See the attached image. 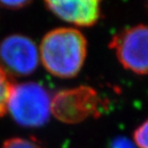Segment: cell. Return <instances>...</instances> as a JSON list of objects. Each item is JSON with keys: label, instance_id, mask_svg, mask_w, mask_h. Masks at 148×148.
<instances>
[{"label": "cell", "instance_id": "obj_4", "mask_svg": "<svg viewBox=\"0 0 148 148\" xmlns=\"http://www.w3.org/2000/svg\"><path fill=\"white\" fill-rule=\"evenodd\" d=\"M119 63L137 75H148V25L125 29L113 36L109 44Z\"/></svg>", "mask_w": 148, "mask_h": 148}, {"label": "cell", "instance_id": "obj_2", "mask_svg": "<svg viewBox=\"0 0 148 148\" xmlns=\"http://www.w3.org/2000/svg\"><path fill=\"white\" fill-rule=\"evenodd\" d=\"M8 111L21 126L40 127L48 121L51 115V97L38 83L31 81L12 84L7 103Z\"/></svg>", "mask_w": 148, "mask_h": 148}, {"label": "cell", "instance_id": "obj_11", "mask_svg": "<svg viewBox=\"0 0 148 148\" xmlns=\"http://www.w3.org/2000/svg\"><path fill=\"white\" fill-rule=\"evenodd\" d=\"M31 0H0V5L10 9H18L29 4Z\"/></svg>", "mask_w": 148, "mask_h": 148}, {"label": "cell", "instance_id": "obj_7", "mask_svg": "<svg viewBox=\"0 0 148 148\" xmlns=\"http://www.w3.org/2000/svg\"><path fill=\"white\" fill-rule=\"evenodd\" d=\"M12 84L8 74L0 65V118L7 112V103Z\"/></svg>", "mask_w": 148, "mask_h": 148}, {"label": "cell", "instance_id": "obj_6", "mask_svg": "<svg viewBox=\"0 0 148 148\" xmlns=\"http://www.w3.org/2000/svg\"><path fill=\"white\" fill-rule=\"evenodd\" d=\"M55 15L79 27L96 24L100 16L101 0H44Z\"/></svg>", "mask_w": 148, "mask_h": 148}, {"label": "cell", "instance_id": "obj_9", "mask_svg": "<svg viewBox=\"0 0 148 148\" xmlns=\"http://www.w3.org/2000/svg\"><path fill=\"white\" fill-rule=\"evenodd\" d=\"M133 138L138 148H148V119L134 131Z\"/></svg>", "mask_w": 148, "mask_h": 148}, {"label": "cell", "instance_id": "obj_10", "mask_svg": "<svg viewBox=\"0 0 148 148\" xmlns=\"http://www.w3.org/2000/svg\"><path fill=\"white\" fill-rule=\"evenodd\" d=\"M108 148H138L133 141L125 137H116L112 140Z\"/></svg>", "mask_w": 148, "mask_h": 148}, {"label": "cell", "instance_id": "obj_5", "mask_svg": "<svg viewBox=\"0 0 148 148\" xmlns=\"http://www.w3.org/2000/svg\"><path fill=\"white\" fill-rule=\"evenodd\" d=\"M38 46L23 34H11L0 42V65L7 74L24 77L39 65Z\"/></svg>", "mask_w": 148, "mask_h": 148}, {"label": "cell", "instance_id": "obj_3", "mask_svg": "<svg viewBox=\"0 0 148 148\" xmlns=\"http://www.w3.org/2000/svg\"><path fill=\"white\" fill-rule=\"evenodd\" d=\"M104 102L89 86L59 91L51 99V113L65 123L75 124L101 114Z\"/></svg>", "mask_w": 148, "mask_h": 148}, {"label": "cell", "instance_id": "obj_1", "mask_svg": "<svg viewBox=\"0 0 148 148\" xmlns=\"http://www.w3.org/2000/svg\"><path fill=\"white\" fill-rule=\"evenodd\" d=\"M38 51L40 61L50 74L72 78L83 67L87 41L83 34L75 28H56L43 36Z\"/></svg>", "mask_w": 148, "mask_h": 148}, {"label": "cell", "instance_id": "obj_12", "mask_svg": "<svg viewBox=\"0 0 148 148\" xmlns=\"http://www.w3.org/2000/svg\"><path fill=\"white\" fill-rule=\"evenodd\" d=\"M147 1H148V0H147Z\"/></svg>", "mask_w": 148, "mask_h": 148}, {"label": "cell", "instance_id": "obj_8", "mask_svg": "<svg viewBox=\"0 0 148 148\" xmlns=\"http://www.w3.org/2000/svg\"><path fill=\"white\" fill-rule=\"evenodd\" d=\"M2 148H43L41 144L34 140L22 138H11L5 140Z\"/></svg>", "mask_w": 148, "mask_h": 148}]
</instances>
